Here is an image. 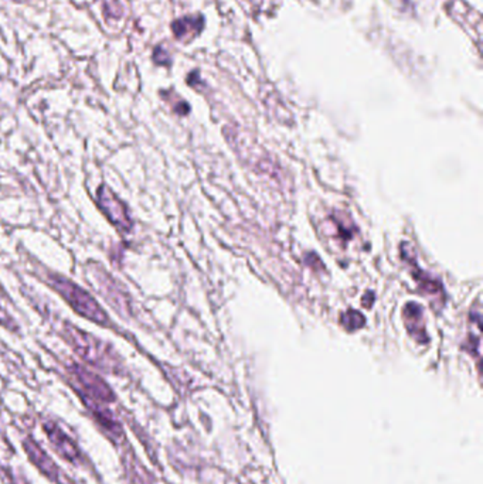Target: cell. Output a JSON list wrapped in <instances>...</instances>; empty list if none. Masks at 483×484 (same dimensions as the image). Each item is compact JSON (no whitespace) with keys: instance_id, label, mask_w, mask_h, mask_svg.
I'll list each match as a JSON object with an SVG mask.
<instances>
[{"instance_id":"ba28073f","label":"cell","mask_w":483,"mask_h":484,"mask_svg":"<svg viewBox=\"0 0 483 484\" xmlns=\"http://www.w3.org/2000/svg\"><path fill=\"white\" fill-rule=\"evenodd\" d=\"M403 317L410 336L420 344L429 343L430 339L425 329L422 306L413 302L407 303L404 308Z\"/></svg>"},{"instance_id":"30bf717a","label":"cell","mask_w":483,"mask_h":484,"mask_svg":"<svg viewBox=\"0 0 483 484\" xmlns=\"http://www.w3.org/2000/svg\"><path fill=\"white\" fill-rule=\"evenodd\" d=\"M342 326L345 327L348 332H356V330L362 329L366 323V319L363 316L362 313L357 312V310H348V312L343 313L342 319H340Z\"/></svg>"},{"instance_id":"8992f818","label":"cell","mask_w":483,"mask_h":484,"mask_svg":"<svg viewBox=\"0 0 483 484\" xmlns=\"http://www.w3.org/2000/svg\"><path fill=\"white\" fill-rule=\"evenodd\" d=\"M43 431H45V435L49 438V442L53 449L64 461L73 464L81 463L83 457H81V452L78 447H77V443L57 423L45 422L43 423Z\"/></svg>"},{"instance_id":"3957f363","label":"cell","mask_w":483,"mask_h":484,"mask_svg":"<svg viewBox=\"0 0 483 484\" xmlns=\"http://www.w3.org/2000/svg\"><path fill=\"white\" fill-rule=\"evenodd\" d=\"M69 374L86 406L90 404L104 406L115 401L114 392L100 375L94 374L90 370L78 365H70Z\"/></svg>"},{"instance_id":"6da1fadb","label":"cell","mask_w":483,"mask_h":484,"mask_svg":"<svg viewBox=\"0 0 483 484\" xmlns=\"http://www.w3.org/2000/svg\"><path fill=\"white\" fill-rule=\"evenodd\" d=\"M62 336L71 344L84 361L88 365L108 373H119L122 368L121 360L110 344L98 340L97 337L77 329L73 324H66L62 327Z\"/></svg>"},{"instance_id":"9c48e42d","label":"cell","mask_w":483,"mask_h":484,"mask_svg":"<svg viewBox=\"0 0 483 484\" xmlns=\"http://www.w3.org/2000/svg\"><path fill=\"white\" fill-rule=\"evenodd\" d=\"M408 264H411V267L414 268L413 272V278L418 282V286L422 289V292L425 295L432 296V298H442V285L441 282L437 281V279L431 278L429 274H425L422 269H418L417 262L413 261V259H407V258H403Z\"/></svg>"},{"instance_id":"52a82bcc","label":"cell","mask_w":483,"mask_h":484,"mask_svg":"<svg viewBox=\"0 0 483 484\" xmlns=\"http://www.w3.org/2000/svg\"><path fill=\"white\" fill-rule=\"evenodd\" d=\"M23 447H25L26 454H28L29 459L31 463L37 467L38 472L49 479L53 483H60L61 480V472H60L57 464L53 462L52 457L45 454V450L43 449L37 442L31 439V438H26L23 440Z\"/></svg>"},{"instance_id":"8fae6325","label":"cell","mask_w":483,"mask_h":484,"mask_svg":"<svg viewBox=\"0 0 483 484\" xmlns=\"http://www.w3.org/2000/svg\"><path fill=\"white\" fill-rule=\"evenodd\" d=\"M105 14L108 18L119 19L124 14V9H122L121 4L118 0H107L105 4Z\"/></svg>"},{"instance_id":"7c38bea8","label":"cell","mask_w":483,"mask_h":484,"mask_svg":"<svg viewBox=\"0 0 483 484\" xmlns=\"http://www.w3.org/2000/svg\"><path fill=\"white\" fill-rule=\"evenodd\" d=\"M6 474V478L9 479V483L11 484H28L26 483V480H23V479H19L14 476V473H4Z\"/></svg>"},{"instance_id":"277c9868","label":"cell","mask_w":483,"mask_h":484,"mask_svg":"<svg viewBox=\"0 0 483 484\" xmlns=\"http://www.w3.org/2000/svg\"><path fill=\"white\" fill-rule=\"evenodd\" d=\"M88 279L91 283L94 282V285L97 286L98 292L104 296V299L121 316H129L131 306H129L128 296L122 291L121 286L111 278L110 274L102 267H100V264L88 265Z\"/></svg>"},{"instance_id":"5b68a950","label":"cell","mask_w":483,"mask_h":484,"mask_svg":"<svg viewBox=\"0 0 483 484\" xmlns=\"http://www.w3.org/2000/svg\"><path fill=\"white\" fill-rule=\"evenodd\" d=\"M97 203L101 211L105 214L110 223L117 227L119 233L127 234L132 230V220L128 209L107 185H102L98 189Z\"/></svg>"},{"instance_id":"7a4b0ae2","label":"cell","mask_w":483,"mask_h":484,"mask_svg":"<svg viewBox=\"0 0 483 484\" xmlns=\"http://www.w3.org/2000/svg\"><path fill=\"white\" fill-rule=\"evenodd\" d=\"M49 282L50 285L55 289V292L60 293L78 315L101 326H110V317L107 313L86 291L61 275H52Z\"/></svg>"}]
</instances>
